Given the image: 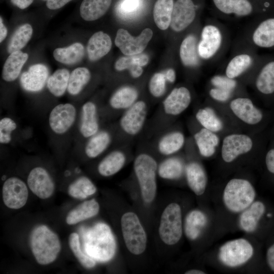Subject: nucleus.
<instances>
[{"label":"nucleus","instance_id":"nucleus-14","mask_svg":"<svg viewBox=\"0 0 274 274\" xmlns=\"http://www.w3.org/2000/svg\"><path fill=\"white\" fill-rule=\"evenodd\" d=\"M196 16L195 6L192 0H177L174 5L170 26L176 32L189 26Z\"/></svg>","mask_w":274,"mask_h":274},{"label":"nucleus","instance_id":"nucleus-13","mask_svg":"<svg viewBox=\"0 0 274 274\" xmlns=\"http://www.w3.org/2000/svg\"><path fill=\"white\" fill-rule=\"evenodd\" d=\"M223 37L220 29L215 25L203 27L198 43V53L200 58L207 60L212 58L219 51Z\"/></svg>","mask_w":274,"mask_h":274},{"label":"nucleus","instance_id":"nucleus-3","mask_svg":"<svg viewBox=\"0 0 274 274\" xmlns=\"http://www.w3.org/2000/svg\"><path fill=\"white\" fill-rule=\"evenodd\" d=\"M133 168L144 200L147 203L152 202L157 190L158 166L155 159L148 154L141 153L135 158Z\"/></svg>","mask_w":274,"mask_h":274},{"label":"nucleus","instance_id":"nucleus-36","mask_svg":"<svg viewBox=\"0 0 274 274\" xmlns=\"http://www.w3.org/2000/svg\"><path fill=\"white\" fill-rule=\"evenodd\" d=\"M184 136L179 131H173L163 135L159 140L157 148L159 153L163 155H172L183 146Z\"/></svg>","mask_w":274,"mask_h":274},{"label":"nucleus","instance_id":"nucleus-26","mask_svg":"<svg viewBox=\"0 0 274 274\" xmlns=\"http://www.w3.org/2000/svg\"><path fill=\"white\" fill-rule=\"evenodd\" d=\"M138 96L139 93L135 88L124 86L113 93L109 104L115 110H126L137 101Z\"/></svg>","mask_w":274,"mask_h":274},{"label":"nucleus","instance_id":"nucleus-58","mask_svg":"<svg viewBox=\"0 0 274 274\" xmlns=\"http://www.w3.org/2000/svg\"><path fill=\"white\" fill-rule=\"evenodd\" d=\"M186 274H204L203 271L198 269H191L185 272Z\"/></svg>","mask_w":274,"mask_h":274},{"label":"nucleus","instance_id":"nucleus-6","mask_svg":"<svg viewBox=\"0 0 274 274\" xmlns=\"http://www.w3.org/2000/svg\"><path fill=\"white\" fill-rule=\"evenodd\" d=\"M159 236L166 245L177 243L182 234V213L177 203L168 204L164 210L159 227Z\"/></svg>","mask_w":274,"mask_h":274},{"label":"nucleus","instance_id":"nucleus-20","mask_svg":"<svg viewBox=\"0 0 274 274\" xmlns=\"http://www.w3.org/2000/svg\"><path fill=\"white\" fill-rule=\"evenodd\" d=\"M112 43L110 37L102 31L94 33L89 39L87 52L90 60L96 61L111 50Z\"/></svg>","mask_w":274,"mask_h":274},{"label":"nucleus","instance_id":"nucleus-44","mask_svg":"<svg viewBox=\"0 0 274 274\" xmlns=\"http://www.w3.org/2000/svg\"><path fill=\"white\" fill-rule=\"evenodd\" d=\"M256 86L263 94L274 92V61L267 63L262 68L256 79Z\"/></svg>","mask_w":274,"mask_h":274},{"label":"nucleus","instance_id":"nucleus-38","mask_svg":"<svg viewBox=\"0 0 274 274\" xmlns=\"http://www.w3.org/2000/svg\"><path fill=\"white\" fill-rule=\"evenodd\" d=\"M200 154L204 157L212 156L219 143L218 136L212 131L202 128L194 136Z\"/></svg>","mask_w":274,"mask_h":274},{"label":"nucleus","instance_id":"nucleus-51","mask_svg":"<svg viewBox=\"0 0 274 274\" xmlns=\"http://www.w3.org/2000/svg\"><path fill=\"white\" fill-rule=\"evenodd\" d=\"M139 0H123L120 5L121 10L124 13L133 12L137 9Z\"/></svg>","mask_w":274,"mask_h":274},{"label":"nucleus","instance_id":"nucleus-41","mask_svg":"<svg viewBox=\"0 0 274 274\" xmlns=\"http://www.w3.org/2000/svg\"><path fill=\"white\" fill-rule=\"evenodd\" d=\"M33 32L31 25L25 23L18 27L12 35L8 45L10 54L23 48L30 40Z\"/></svg>","mask_w":274,"mask_h":274},{"label":"nucleus","instance_id":"nucleus-5","mask_svg":"<svg viewBox=\"0 0 274 274\" xmlns=\"http://www.w3.org/2000/svg\"><path fill=\"white\" fill-rule=\"evenodd\" d=\"M123 237L128 250L134 255L143 253L147 246V235L138 216L132 212L123 214L121 219Z\"/></svg>","mask_w":274,"mask_h":274},{"label":"nucleus","instance_id":"nucleus-21","mask_svg":"<svg viewBox=\"0 0 274 274\" xmlns=\"http://www.w3.org/2000/svg\"><path fill=\"white\" fill-rule=\"evenodd\" d=\"M28 58V55L20 50L10 53L3 67V80L8 82L16 80Z\"/></svg>","mask_w":274,"mask_h":274},{"label":"nucleus","instance_id":"nucleus-7","mask_svg":"<svg viewBox=\"0 0 274 274\" xmlns=\"http://www.w3.org/2000/svg\"><path fill=\"white\" fill-rule=\"evenodd\" d=\"M253 254V248L246 239L239 238L229 241L220 248L219 258L229 267H236L246 263Z\"/></svg>","mask_w":274,"mask_h":274},{"label":"nucleus","instance_id":"nucleus-33","mask_svg":"<svg viewBox=\"0 0 274 274\" xmlns=\"http://www.w3.org/2000/svg\"><path fill=\"white\" fill-rule=\"evenodd\" d=\"M213 2L219 11L226 14L246 16L250 15L253 10L248 0H213Z\"/></svg>","mask_w":274,"mask_h":274},{"label":"nucleus","instance_id":"nucleus-57","mask_svg":"<svg viewBox=\"0 0 274 274\" xmlns=\"http://www.w3.org/2000/svg\"><path fill=\"white\" fill-rule=\"evenodd\" d=\"M7 35V29L5 26L2 18H0V42L2 43Z\"/></svg>","mask_w":274,"mask_h":274},{"label":"nucleus","instance_id":"nucleus-23","mask_svg":"<svg viewBox=\"0 0 274 274\" xmlns=\"http://www.w3.org/2000/svg\"><path fill=\"white\" fill-rule=\"evenodd\" d=\"M186 174L190 189L196 195H202L207 184V177L202 166L197 162H191L186 166Z\"/></svg>","mask_w":274,"mask_h":274},{"label":"nucleus","instance_id":"nucleus-17","mask_svg":"<svg viewBox=\"0 0 274 274\" xmlns=\"http://www.w3.org/2000/svg\"><path fill=\"white\" fill-rule=\"evenodd\" d=\"M191 100V94L187 88H175L163 100V111L168 115H178L188 107Z\"/></svg>","mask_w":274,"mask_h":274},{"label":"nucleus","instance_id":"nucleus-47","mask_svg":"<svg viewBox=\"0 0 274 274\" xmlns=\"http://www.w3.org/2000/svg\"><path fill=\"white\" fill-rule=\"evenodd\" d=\"M17 127L16 122L12 118L5 117L0 120V143L9 144L12 139V133Z\"/></svg>","mask_w":274,"mask_h":274},{"label":"nucleus","instance_id":"nucleus-34","mask_svg":"<svg viewBox=\"0 0 274 274\" xmlns=\"http://www.w3.org/2000/svg\"><path fill=\"white\" fill-rule=\"evenodd\" d=\"M207 222V217L201 211L193 210L189 212L186 217L184 224L186 236L191 240L196 239Z\"/></svg>","mask_w":274,"mask_h":274},{"label":"nucleus","instance_id":"nucleus-37","mask_svg":"<svg viewBox=\"0 0 274 274\" xmlns=\"http://www.w3.org/2000/svg\"><path fill=\"white\" fill-rule=\"evenodd\" d=\"M70 75L66 68H59L48 77L47 86L53 96L59 97L65 93L67 89Z\"/></svg>","mask_w":274,"mask_h":274},{"label":"nucleus","instance_id":"nucleus-43","mask_svg":"<svg viewBox=\"0 0 274 274\" xmlns=\"http://www.w3.org/2000/svg\"><path fill=\"white\" fill-rule=\"evenodd\" d=\"M252 62L253 58L248 54L243 53L235 56L226 66V76L231 79L238 77L250 67Z\"/></svg>","mask_w":274,"mask_h":274},{"label":"nucleus","instance_id":"nucleus-55","mask_svg":"<svg viewBox=\"0 0 274 274\" xmlns=\"http://www.w3.org/2000/svg\"><path fill=\"white\" fill-rule=\"evenodd\" d=\"M34 0H11V3L20 9L28 8Z\"/></svg>","mask_w":274,"mask_h":274},{"label":"nucleus","instance_id":"nucleus-42","mask_svg":"<svg viewBox=\"0 0 274 274\" xmlns=\"http://www.w3.org/2000/svg\"><path fill=\"white\" fill-rule=\"evenodd\" d=\"M184 171V165L180 159L168 158L163 161L158 167L159 176L165 179H177L181 177Z\"/></svg>","mask_w":274,"mask_h":274},{"label":"nucleus","instance_id":"nucleus-54","mask_svg":"<svg viewBox=\"0 0 274 274\" xmlns=\"http://www.w3.org/2000/svg\"><path fill=\"white\" fill-rule=\"evenodd\" d=\"M266 260L269 267L274 271V244L269 248L267 251Z\"/></svg>","mask_w":274,"mask_h":274},{"label":"nucleus","instance_id":"nucleus-12","mask_svg":"<svg viewBox=\"0 0 274 274\" xmlns=\"http://www.w3.org/2000/svg\"><path fill=\"white\" fill-rule=\"evenodd\" d=\"M27 183L32 192L41 199L49 198L55 190L51 176L45 168L41 166L35 167L30 171Z\"/></svg>","mask_w":274,"mask_h":274},{"label":"nucleus","instance_id":"nucleus-28","mask_svg":"<svg viewBox=\"0 0 274 274\" xmlns=\"http://www.w3.org/2000/svg\"><path fill=\"white\" fill-rule=\"evenodd\" d=\"M265 212V206L260 201L252 203L244 210L239 218L242 228L247 232L254 231Z\"/></svg>","mask_w":274,"mask_h":274},{"label":"nucleus","instance_id":"nucleus-2","mask_svg":"<svg viewBox=\"0 0 274 274\" xmlns=\"http://www.w3.org/2000/svg\"><path fill=\"white\" fill-rule=\"evenodd\" d=\"M30 246L36 260L41 265L54 261L61 250L57 235L44 225L33 229L30 236Z\"/></svg>","mask_w":274,"mask_h":274},{"label":"nucleus","instance_id":"nucleus-50","mask_svg":"<svg viewBox=\"0 0 274 274\" xmlns=\"http://www.w3.org/2000/svg\"><path fill=\"white\" fill-rule=\"evenodd\" d=\"M231 91L219 88L211 89L210 94L215 99L224 101L227 100L230 96Z\"/></svg>","mask_w":274,"mask_h":274},{"label":"nucleus","instance_id":"nucleus-49","mask_svg":"<svg viewBox=\"0 0 274 274\" xmlns=\"http://www.w3.org/2000/svg\"><path fill=\"white\" fill-rule=\"evenodd\" d=\"M212 83L217 88L232 91L236 86V83L233 79L228 77L216 76L211 80Z\"/></svg>","mask_w":274,"mask_h":274},{"label":"nucleus","instance_id":"nucleus-16","mask_svg":"<svg viewBox=\"0 0 274 274\" xmlns=\"http://www.w3.org/2000/svg\"><path fill=\"white\" fill-rule=\"evenodd\" d=\"M49 77L48 67L43 64H36L30 66L20 77V83L25 90L37 92L44 87Z\"/></svg>","mask_w":274,"mask_h":274},{"label":"nucleus","instance_id":"nucleus-40","mask_svg":"<svg viewBox=\"0 0 274 274\" xmlns=\"http://www.w3.org/2000/svg\"><path fill=\"white\" fill-rule=\"evenodd\" d=\"M96 188L92 182L87 177L81 176L70 184L68 187V194L77 199H85L94 194Z\"/></svg>","mask_w":274,"mask_h":274},{"label":"nucleus","instance_id":"nucleus-4","mask_svg":"<svg viewBox=\"0 0 274 274\" xmlns=\"http://www.w3.org/2000/svg\"><path fill=\"white\" fill-rule=\"evenodd\" d=\"M255 189L247 180L233 179L227 184L223 192V201L227 208L237 213L245 210L253 202Z\"/></svg>","mask_w":274,"mask_h":274},{"label":"nucleus","instance_id":"nucleus-10","mask_svg":"<svg viewBox=\"0 0 274 274\" xmlns=\"http://www.w3.org/2000/svg\"><path fill=\"white\" fill-rule=\"evenodd\" d=\"M148 114L146 103L143 100L136 101L121 116L120 126L122 130L129 135H136L142 130Z\"/></svg>","mask_w":274,"mask_h":274},{"label":"nucleus","instance_id":"nucleus-27","mask_svg":"<svg viewBox=\"0 0 274 274\" xmlns=\"http://www.w3.org/2000/svg\"><path fill=\"white\" fill-rule=\"evenodd\" d=\"M99 210L98 202L94 199L86 200L72 209L67 214L66 222L74 225L96 215Z\"/></svg>","mask_w":274,"mask_h":274},{"label":"nucleus","instance_id":"nucleus-24","mask_svg":"<svg viewBox=\"0 0 274 274\" xmlns=\"http://www.w3.org/2000/svg\"><path fill=\"white\" fill-rule=\"evenodd\" d=\"M112 0H83L80 7V14L87 21L96 20L103 16L109 9Z\"/></svg>","mask_w":274,"mask_h":274},{"label":"nucleus","instance_id":"nucleus-39","mask_svg":"<svg viewBox=\"0 0 274 274\" xmlns=\"http://www.w3.org/2000/svg\"><path fill=\"white\" fill-rule=\"evenodd\" d=\"M91 79L89 70L85 67H79L70 73L67 91L71 95H78Z\"/></svg>","mask_w":274,"mask_h":274},{"label":"nucleus","instance_id":"nucleus-25","mask_svg":"<svg viewBox=\"0 0 274 274\" xmlns=\"http://www.w3.org/2000/svg\"><path fill=\"white\" fill-rule=\"evenodd\" d=\"M126 161V156L121 151L114 150L107 155L99 163L98 173L104 177L113 176L123 167Z\"/></svg>","mask_w":274,"mask_h":274},{"label":"nucleus","instance_id":"nucleus-31","mask_svg":"<svg viewBox=\"0 0 274 274\" xmlns=\"http://www.w3.org/2000/svg\"><path fill=\"white\" fill-rule=\"evenodd\" d=\"M110 133L106 130H99L89 138L85 146V153L90 158H95L101 154L111 142Z\"/></svg>","mask_w":274,"mask_h":274},{"label":"nucleus","instance_id":"nucleus-18","mask_svg":"<svg viewBox=\"0 0 274 274\" xmlns=\"http://www.w3.org/2000/svg\"><path fill=\"white\" fill-rule=\"evenodd\" d=\"M79 131L85 138H89L99 131L97 108L92 101H87L82 106Z\"/></svg>","mask_w":274,"mask_h":274},{"label":"nucleus","instance_id":"nucleus-35","mask_svg":"<svg viewBox=\"0 0 274 274\" xmlns=\"http://www.w3.org/2000/svg\"><path fill=\"white\" fill-rule=\"evenodd\" d=\"M173 0H157L154 6L153 18L156 26L165 30L170 25L174 7Z\"/></svg>","mask_w":274,"mask_h":274},{"label":"nucleus","instance_id":"nucleus-8","mask_svg":"<svg viewBox=\"0 0 274 274\" xmlns=\"http://www.w3.org/2000/svg\"><path fill=\"white\" fill-rule=\"evenodd\" d=\"M152 36L153 31L149 28L144 29L136 37L131 36L126 30L120 28L117 30L115 44L123 54L136 55L144 50Z\"/></svg>","mask_w":274,"mask_h":274},{"label":"nucleus","instance_id":"nucleus-19","mask_svg":"<svg viewBox=\"0 0 274 274\" xmlns=\"http://www.w3.org/2000/svg\"><path fill=\"white\" fill-rule=\"evenodd\" d=\"M230 107L234 114L244 122L249 124H255L262 118L261 112L247 98H237L233 100Z\"/></svg>","mask_w":274,"mask_h":274},{"label":"nucleus","instance_id":"nucleus-56","mask_svg":"<svg viewBox=\"0 0 274 274\" xmlns=\"http://www.w3.org/2000/svg\"><path fill=\"white\" fill-rule=\"evenodd\" d=\"M165 77L167 81L170 83H174L176 78V73L173 68H169L164 73Z\"/></svg>","mask_w":274,"mask_h":274},{"label":"nucleus","instance_id":"nucleus-46","mask_svg":"<svg viewBox=\"0 0 274 274\" xmlns=\"http://www.w3.org/2000/svg\"><path fill=\"white\" fill-rule=\"evenodd\" d=\"M68 243L75 256L83 266L86 268H91L95 265V259L82 251L78 233L73 232L70 235Z\"/></svg>","mask_w":274,"mask_h":274},{"label":"nucleus","instance_id":"nucleus-9","mask_svg":"<svg viewBox=\"0 0 274 274\" xmlns=\"http://www.w3.org/2000/svg\"><path fill=\"white\" fill-rule=\"evenodd\" d=\"M77 114L76 108L71 103L57 105L49 115L48 122L51 130L58 135L66 133L75 123Z\"/></svg>","mask_w":274,"mask_h":274},{"label":"nucleus","instance_id":"nucleus-22","mask_svg":"<svg viewBox=\"0 0 274 274\" xmlns=\"http://www.w3.org/2000/svg\"><path fill=\"white\" fill-rule=\"evenodd\" d=\"M149 61V57L146 54L122 56L115 63V68L118 71L128 70L131 76L134 78L140 77L143 73L142 66Z\"/></svg>","mask_w":274,"mask_h":274},{"label":"nucleus","instance_id":"nucleus-45","mask_svg":"<svg viewBox=\"0 0 274 274\" xmlns=\"http://www.w3.org/2000/svg\"><path fill=\"white\" fill-rule=\"evenodd\" d=\"M196 118L204 128L212 131H218L223 127L222 122L212 109H199L196 114Z\"/></svg>","mask_w":274,"mask_h":274},{"label":"nucleus","instance_id":"nucleus-53","mask_svg":"<svg viewBox=\"0 0 274 274\" xmlns=\"http://www.w3.org/2000/svg\"><path fill=\"white\" fill-rule=\"evenodd\" d=\"M266 165L268 170L274 174V149L269 150L266 154Z\"/></svg>","mask_w":274,"mask_h":274},{"label":"nucleus","instance_id":"nucleus-59","mask_svg":"<svg viewBox=\"0 0 274 274\" xmlns=\"http://www.w3.org/2000/svg\"><path fill=\"white\" fill-rule=\"evenodd\" d=\"M47 1V0H46Z\"/></svg>","mask_w":274,"mask_h":274},{"label":"nucleus","instance_id":"nucleus-11","mask_svg":"<svg viewBox=\"0 0 274 274\" xmlns=\"http://www.w3.org/2000/svg\"><path fill=\"white\" fill-rule=\"evenodd\" d=\"M5 204L12 209H19L26 203L28 191L26 184L20 178L10 177L5 180L2 188Z\"/></svg>","mask_w":274,"mask_h":274},{"label":"nucleus","instance_id":"nucleus-32","mask_svg":"<svg viewBox=\"0 0 274 274\" xmlns=\"http://www.w3.org/2000/svg\"><path fill=\"white\" fill-rule=\"evenodd\" d=\"M252 39L254 44L260 47L274 46V18L260 23L254 31Z\"/></svg>","mask_w":274,"mask_h":274},{"label":"nucleus","instance_id":"nucleus-15","mask_svg":"<svg viewBox=\"0 0 274 274\" xmlns=\"http://www.w3.org/2000/svg\"><path fill=\"white\" fill-rule=\"evenodd\" d=\"M252 141L244 134H231L226 136L222 147V157L226 162H230L238 156L251 150Z\"/></svg>","mask_w":274,"mask_h":274},{"label":"nucleus","instance_id":"nucleus-52","mask_svg":"<svg viewBox=\"0 0 274 274\" xmlns=\"http://www.w3.org/2000/svg\"><path fill=\"white\" fill-rule=\"evenodd\" d=\"M73 0H47L46 6L50 9H59Z\"/></svg>","mask_w":274,"mask_h":274},{"label":"nucleus","instance_id":"nucleus-1","mask_svg":"<svg viewBox=\"0 0 274 274\" xmlns=\"http://www.w3.org/2000/svg\"><path fill=\"white\" fill-rule=\"evenodd\" d=\"M85 253L94 259L101 262L111 260L116 251V242L110 227L98 223L89 229L84 236Z\"/></svg>","mask_w":274,"mask_h":274},{"label":"nucleus","instance_id":"nucleus-48","mask_svg":"<svg viewBox=\"0 0 274 274\" xmlns=\"http://www.w3.org/2000/svg\"><path fill=\"white\" fill-rule=\"evenodd\" d=\"M166 79L163 73H156L151 78L149 82V90L152 96L160 97L166 90Z\"/></svg>","mask_w":274,"mask_h":274},{"label":"nucleus","instance_id":"nucleus-29","mask_svg":"<svg viewBox=\"0 0 274 274\" xmlns=\"http://www.w3.org/2000/svg\"><path fill=\"white\" fill-rule=\"evenodd\" d=\"M198 43L194 35L187 36L182 42L180 48V57L185 66L193 67L198 65L200 57L198 53Z\"/></svg>","mask_w":274,"mask_h":274},{"label":"nucleus","instance_id":"nucleus-30","mask_svg":"<svg viewBox=\"0 0 274 274\" xmlns=\"http://www.w3.org/2000/svg\"><path fill=\"white\" fill-rule=\"evenodd\" d=\"M85 54L84 46L80 43H75L70 46L55 49L53 53L58 62L67 65L75 64L80 61Z\"/></svg>","mask_w":274,"mask_h":274}]
</instances>
